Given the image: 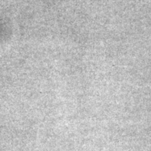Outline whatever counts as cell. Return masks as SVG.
I'll use <instances>...</instances> for the list:
<instances>
[{
    "mask_svg": "<svg viewBox=\"0 0 151 151\" xmlns=\"http://www.w3.org/2000/svg\"><path fill=\"white\" fill-rule=\"evenodd\" d=\"M0 32H1V29H0Z\"/></svg>",
    "mask_w": 151,
    "mask_h": 151,
    "instance_id": "obj_1",
    "label": "cell"
}]
</instances>
